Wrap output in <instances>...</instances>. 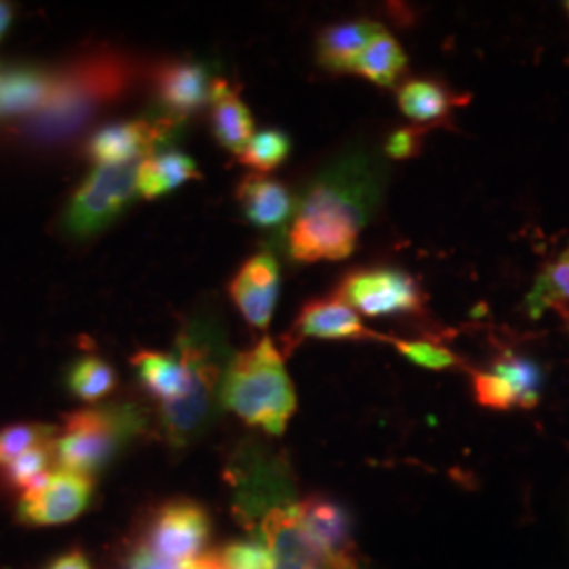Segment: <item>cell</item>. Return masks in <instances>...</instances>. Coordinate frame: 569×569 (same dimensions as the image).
Wrapping results in <instances>:
<instances>
[{
	"instance_id": "19",
	"label": "cell",
	"mask_w": 569,
	"mask_h": 569,
	"mask_svg": "<svg viewBox=\"0 0 569 569\" xmlns=\"http://www.w3.org/2000/svg\"><path fill=\"white\" fill-rule=\"evenodd\" d=\"M256 536L272 552V569H315V559L300 528V507L268 519Z\"/></svg>"
},
{
	"instance_id": "6",
	"label": "cell",
	"mask_w": 569,
	"mask_h": 569,
	"mask_svg": "<svg viewBox=\"0 0 569 569\" xmlns=\"http://www.w3.org/2000/svg\"><path fill=\"white\" fill-rule=\"evenodd\" d=\"M143 430L146 413L136 403L74 411L63 420L56 437V462L60 470L91 477L108 467Z\"/></svg>"
},
{
	"instance_id": "5",
	"label": "cell",
	"mask_w": 569,
	"mask_h": 569,
	"mask_svg": "<svg viewBox=\"0 0 569 569\" xmlns=\"http://www.w3.org/2000/svg\"><path fill=\"white\" fill-rule=\"evenodd\" d=\"M226 477L237 519L256 533L268 519L300 507L287 456L260 441H247L234 451Z\"/></svg>"
},
{
	"instance_id": "4",
	"label": "cell",
	"mask_w": 569,
	"mask_h": 569,
	"mask_svg": "<svg viewBox=\"0 0 569 569\" xmlns=\"http://www.w3.org/2000/svg\"><path fill=\"white\" fill-rule=\"evenodd\" d=\"M222 406L249 427L274 437L283 435L298 399L283 355L270 338L232 357L222 382Z\"/></svg>"
},
{
	"instance_id": "29",
	"label": "cell",
	"mask_w": 569,
	"mask_h": 569,
	"mask_svg": "<svg viewBox=\"0 0 569 569\" xmlns=\"http://www.w3.org/2000/svg\"><path fill=\"white\" fill-rule=\"evenodd\" d=\"M53 443L30 449V451L21 453L20 458H16L13 462H9L7 467H2L4 481L13 488L21 489V493L30 488L32 483H37L41 477L49 472V465L56 458Z\"/></svg>"
},
{
	"instance_id": "8",
	"label": "cell",
	"mask_w": 569,
	"mask_h": 569,
	"mask_svg": "<svg viewBox=\"0 0 569 569\" xmlns=\"http://www.w3.org/2000/svg\"><path fill=\"white\" fill-rule=\"evenodd\" d=\"M336 298L367 317L418 315L425 308L420 284L409 272L392 266L350 270L338 284Z\"/></svg>"
},
{
	"instance_id": "32",
	"label": "cell",
	"mask_w": 569,
	"mask_h": 569,
	"mask_svg": "<svg viewBox=\"0 0 569 569\" xmlns=\"http://www.w3.org/2000/svg\"><path fill=\"white\" fill-rule=\"evenodd\" d=\"M470 385H472V392H475V399L479 406L496 409V411H509L517 407L515 392L493 371H472Z\"/></svg>"
},
{
	"instance_id": "35",
	"label": "cell",
	"mask_w": 569,
	"mask_h": 569,
	"mask_svg": "<svg viewBox=\"0 0 569 569\" xmlns=\"http://www.w3.org/2000/svg\"><path fill=\"white\" fill-rule=\"evenodd\" d=\"M47 569H91V566L81 550H72L58 557Z\"/></svg>"
},
{
	"instance_id": "23",
	"label": "cell",
	"mask_w": 569,
	"mask_h": 569,
	"mask_svg": "<svg viewBox=\"0 0 569 569\" xmlns=\"http://www.w3.org/2000/svg\"><path fill=\"white\" fill-rule=\"evenodd\" d=\"M406 68L407 56L403 47L390 32L382 30L359 56L352 74H359L378 87H390L403 77Z\"/></svg>"
},
{
	"instance_id": "38",
	"label": "cell",
	"mask_w": 569,
	"mask_h": 569,
	"mask_svg": "<svg viewBox=\"0 0 569 569\" xmlns=\"http://www.w3.org/2000/svg\"><path fill=\"white\" fill-rule=\"evenodd\" d=\"M568 329H569V321H568Z\"/></svg>"
},
{
	"instance_id": "12",
	"label": "cell",
	"mask_w": 569,
	"mask_h": 569,
	"mask_svg": "<svg viewBox=\"0 0 569 569\" xmlns=\"http://www.w3.org/2000/svg\"><path fill=\"white\" fill-rule=\"evenodd\" d=\"M213 82L209 70L199 61H167L154 72V89L161 112L182 124L190 114L211 103Z\"/></svg>"
},
{
	"instance_id": "31",
	"label": "cell",
	"mask_w": 569,
	"mask_h": 569,
	"mask_svg": "<svg viewBox=\"0 0 569 569\" xmlns=\"http://www.w3.org/2000/svg\"><path fill=\"white\" fill-rule=\"evenodd\" d=\"M390 342L413 366L432 369V371H443V369L460 366V359L449 350L448 346L437 345L430 340H397V338H390Z\"/></svg>"
},
{
	"instance_id": "20",
	"label": "cell",
	"mask_w": 569,
	"mask_h": 569,
	"mask_svg": "<svg viewBox=\"0 0 569 569\" xmlns=\"http://www.w3.org/2000/svg\"><path fill=\"white\" fill-rule=\"evenodd\" d=\"M201 171L194 161L180 150H161L143 159L138 171V194L159 199L190 180H199Z\"/></svg>"
},
{
	"instance_id": "14",
	"label": "cell",
	"mask_w": 569,
	"mask_h": 569,
	"mask_svg": "<svg viewBox=\"0 0 569 569\" xmlns=\"http://www.w3.org/2000/svg\"><path fill=\"white\" fill-rule=\"evenodd\" d=\"M293 336L298 340H305V338H319V340L380 338V340H387L366 327L361 317L336 296L323 298V300H312L302 306V310L293 323Z\"/></svg>"
},
{
	"instance_id": "10",
	"label": "cell",
	"mask_w": 569,
	"mask_h": 569,
	"mask_svg": "<svg viewBox=\"0 0 569 569\" xmlns=\"http://www.w3.org/2000/svg\"><path fill=\"white\" fill-rule=\"evenodd\" d=\"M211 523L207 510L192 500H173L157 510L146 536V550L176 563L203 557Z\"/></svg>"
},
{
	"instance_id": "9",
	"label": "cell",
	"mask_w": 569,
	"mask_h": 569,
	"mask_svg": "<svg viewBox=\"0 0 569 569\" xmlns=\"http://www.w3.org/2000/svg\"><path fill=\"white\" fill-rule=\"evenodd\" d=\"M300 528L315 566L363 569L355 542L352 517L338 500L310 496L300 502Z\"/></svg>"
},
{
	"instance_id": "28",
	"label": "cell",
	"mask_w": 569,
	"mask_h": 569,
	"mask_svg": "<svg viewBox=\"0 0 569 569\" xmlns=\"http://www.w3.org/2000/svg\"><path fill=\"white\" fill-rule=\"evenodd\" d=\"M58 430L47 425H11L0 428V468L7 467L30 449L53 443Z\"/></svg>"
},
{
	"instance_id": "34",
	"label": "cell",
	"mask_w": 569,
	"mask_h": 569,
	"mask_svg": "<svg viewBox=\"0 0 569 569\" xmlns=\"http://www.w3.org/2000/svg\"><path fill=\"white\" fill-rule=\"evenodd\" d=\"M127 569H194V561L192 563H176V561H167L163 557H157L150 550L140 549L133 552Z\"/></svg>"
},
{
	"instance_id": "30",
	"label": "cell",
	"mask_w": 569,
	"mask_h": 569,
	"mask_svg": "<svg viewBox=\"0 0 569 569\" xmlns=\"http://www.w3.org/2000/svg\"><path fill=\"white\" fill-rule=\"evenodd\" d=\"M216 555L224 569H272V552L258 536L230 542Z\"/></svg>"
},
{
	"instance_id": "27",
	"label": "cell",
	"mask_w": 569,
	"mask_h": 569,
	"mask_svg": "<svg viewBox=\"0 0 569 569\" xmlns=\"http://www.w3.org/2000/svg\"><path fill=\"white\" fill-rule=\"evenodd\" d=\"M289 150H291V142L287 133L279 129H264L251 138V142L247 143L239 159L241 163L264 176L268 171H274L277 167L283 164L284 159L289 157Z\"/></svg>"
},
{
	"instance_id": "11",
	"label": "cell",
	"mask_w": 569,
	"mask_h": 569,
	"mask_svg": "<svg viewBox=\"0 0 569 569\" xmlns=\"http://www.w3.org/2000/svg\"><path fill=\"white\" fill-rule=\"evenodd\" d=\"M93 493L91 477L58 470L47 472L21 493L18 515L34 528L61 526L74 521L89 507Z\"/></svg>"
},
{
	"instance_id": "13",
	"label": "cell",
	"mask_w": 569,
	"mask_h": 569,
	"mask_svg": "<svg viewBox=\"0 0 569 569\" xmlns=\"http://www.w3.org/2000/svg\"><path fill=\"white\" fill-rule=\"evenodd\" d=\"M281 270L272 253L260 251L244 262L230 283V298L249 326L266 329L279 300Z\"/></svg>"
},
{
	"instance_id": "37",
	"label": "cell",
	"mask_w": 569,
	"mask_h": 569,
	"mask_svg": "<svg viewBox=\"0 0 569 569\" xmlns=\"http://www.w3.org/2000/svg\"><path fill=\"white\" fill-rule=\"evenodd\" d=\"M566 9H568V13H569V2H566Z\"/></svg>"
},
{
	"instance_id": "1",
	"label": "cell",
	"mask_w": 569,
	"mask_h": 569,
	"mask_svg": "<svg viewBox=\"0 0 569 569\" xmlns=\"http://www.w3.org/2000/svg\"><path fill=\"white\" fill-rule=\"evenodd\" d=\"M385 171L366 150H352L306 186L287 244L298 264L340 262L355 253L382 199Z\"/></svg>"
},
{
	"instance_id": "15",
	"label": "cell",
	"mask_w": 569,
	"mask_h": 569,
	"mask_svg": "<svg viewBox=\"0 0 569 569\" xmlns=\"http://www.w3.org/2000/svg\"><path fill=\"white\" fill-rule=\"evenodd\" d=\"M237 199L244 218L256 228L264 230L283 226L296 211L287 186L262 173L244 176L243 182L237 188Z\"/></svg>"
},
{
	"instance_id": "2",
	"label": "cell",
	"mask_w": 569,
	"mask_h": 569,
	"mask_svg": "<svg viewBox=\"0 0 569 569\" xmlns=\"http://www.w3.org/2000/svg\"><path fill=\"white\" fill-rule=\"evenodd\" d=\"M176 355L186 367V390L176 401L161 406V427L169 446L188 448L199 441L222 407V382L232 361L224 327L209 312L186 319Z\"/></svg>"
},
{
	"instance_id": "26",
	"label": "cell",
	"mask_w": 569,
	"mask_h": 569,
	"mask_svg": "<svg viewBox=\"0 0 569 569\" xmlns=\"http://www.w3.org/2000/svg\"><path fill=\"white\" fill-rule=\"evenodd\" d=\"M68 390L87 403L100 401L117 387V371L100 357H81L66 373Z\"/></svg>"
},
{
	"instance_id": "25",
	"label": "cell",
	"mask_w": 569,
	"mask_h": 569,
	"mask_svg": "<svg viewBox=\"0 0 569 569\" xmlns=\"http://www.w3.org/2000/svg\"><path fill=\"white\" fill-rule=\"evenodd\" d=\"M569 305V244L568 249L550 262L536 279L526 298L529 317L538 319L549 308L566 310Z\"/></svg>"
},
{
	"instance_id": "16",
	"label": "cell",
	"mask_w": 569,
	"mask_h": 569,
	"mask_svg": "<svg viewBox=\"0 0 569 569\" xmlns=\"http://www.w3.org/2000/svg\"><path fill=\"white\" fill-rule=\"evenodd\" d=\"M382 30L380 23L369 20L329 26L317 39V60L333 74H352L359 56Z\"/></svg>"
},
{
	"instance_id": "33",
	"label": "cell",
	"mask_w": 569,
	"mask_h": 569,
	"mask_svg": "<svg viewBox=\"0 0 569 569\" xmlns=\"http://www.w3.org/2000/svg\"><path fill=\"white\" fill-rule=\"evenodd\" d=\"M422 136H425V129H418V127L399 129L388 138L385 152L395 161H407L420 152Z\"/></svg>"
},
{
	"instance_id": "24",
	"label": "cell",
	"mask_w": 569,
	"mask_h": 569,
	"mask_svg": "<svg viewBox=\"0 0 569 569\" xmlns=\"http://www.w3.org/2000/svg\"><path fill=\"white\" fill-rule=\"evenodd\" d=\"M489 371H493L509 385L510 390L517 397L519 409H531L540 403L542 387H545V373H542V367L538 366L536 361L507 350L505 355H500L496 359V363Z\"/></svg>"
},
{
	"instance_id": "17",
	"label": "cell",
	"mask_w": 569,
	"mask_h": 569,
	"mask_svg": "<svg viewBox=\"0 0 569 569\" xmlns=\"http://www.w3.org/2000/svg\"><path fill=\"white\" fill-rule=\"evenodd\" d=\"M53 84L56 74L37 66L0 70V121L39 112L49 100Z\"/></svg>"
},
{
	"instance_id": "36",
	"label": "cell",
	"mask_w": 569,
	"mask_h": 569,
	"mask_svg": "<svg viewBox=\"0 0 569 569\" xmlns=\"http://www.w3.org/2000/svg\"><path fill=\"white\" fill-rule=\"evenodd\" d=\"M11 18H13L11 7L4 4V2H0V39H2V34L7 32V28H9V23H11Z\"/></svg>"
},
{
	"instance_id": "18",
	"label": "cell",
	"mask_w": 569,
	"mask_h": 569,
	"mask_svg": "<svg viewBox=\"0 0 569 569\" xmlns=\"http://www.w3.org/2000/svg\"><path fill=\"white\" fill-rule=\"evenodd\" d=\"M211 127L216 140L232 154H243L253 138V119L249 108L224 79H216L211 93Z\"/></svg>"
},
{
	"instance_id": "21",
	"label": "cell",
	"mask_w": 569,
	"mask_h": 569,
	"mask_svg": "<svg viewBox=\"0 0 569 569\" xmlns=\"http://www.w3.org/2000/svg\"><path fill=\"white\" fill-rule=\"evenodd\" d=\"M133 367L142 387L150 392V397L161 401V406L182 397L188 378L178 355L142 350L133 357Z\"/></svg>"
},
{
	"instance_id": "7",
	"label": "cell",
	"mask_w": 569,
	"mask_h": 569,
	"mask_svg": "<svg viewBox=\"0 0 569 569\" xmlns=\"http://www.w3.org/2000/svg\"><path fill=\"white\" fill-rule=\"evenodd\" d=\"M142 161L98 164L72 194L63 224L77 239H91L117 222L138 197V171Z\"/></svg>"
},
{
	"instance_id": "3",
	"label": "cell",
	"mask_w": 569,
	"mask_h": 569,
	"mask_svg": "<svg viewBox=\"0 0 569 569\" xmlns=\"http://www.w3.org/2000/svg\"><path fill=\"white\" fill-rule=\"evenodd\" d=\"M133 81V63L119 53L100 51L56 74V84L37 117L28 124L32 138L58 142L81 129L103 103L121 98Z\"/></svg>"
},
{
	"instance_id": "22",
	"label": "cell",
	"mask_w": 569,
	"mask_h": 569,
	"mask_svg": "<svg viewBox=\"0 0 569 569\" xmlns=\"http://www.w3.org/2000/svg\"><path fill=\"white\" fill-rule=\"evenodd\" d=\"M458 103V96L435 79H411L399 89V108L416 122L443 121Z\"/></svg>"
}]
</instances>
